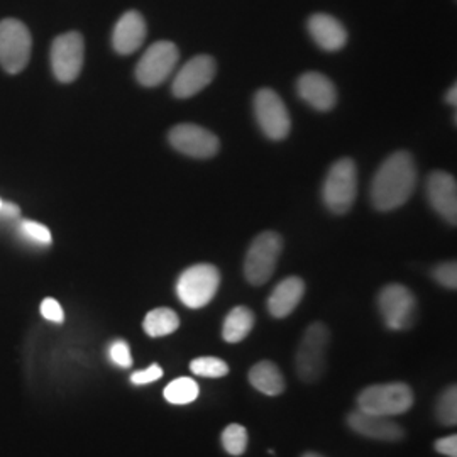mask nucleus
<instances>
[{"label":"nucleus","instance_id":"f257e3e1","mask_svg":"<svg viewBox=\"0 0 457 457\" xmlns=\"http://www.w3.org/2000/svg\"><path fill=\"white\" fill-rule=\"evenodd\" d=\"M417 185V164L407 151L388 156L378 168L371 185V202L378 211L392 212L405 205Z\"/></svg>","mask_w":457,"mask_h":457},{"label":"nucleus","instance_id":"f03ea898","mask_svg":"<svg viewBox=\"0 0 457 457\" xmlns=\"http://www.w3.org/2000/svg\"><path fill=\"white\" fill-rule=\"evenodd\" d=\"M358 195V171L351 158H343L330 166L327 173L322 198L327 209L336 215L351 211Z\"/></svg>","mask_w":457,"mask_h":457},{"label":"nucleus","instance_id":"7ed1b4c3","mask_svg":"<svg viewBox=\"0 0 457 457\" xmlns=\"http://www.w3.org/2000/svg\"><path fill=\"white\" fill-rule=\"evenodd\" d=\"M330 332L326 324L313 322L305 330L295 358L296 375L305 383H315L326 371L327 349Z\"/></svg>","mask_w":457,"mask_h":457},{"label":"nucleus","instance_id":"20e7f679","mask_svg":"<svg viewBox=\"0 0 457 457\" xmlns=\"http://www.w3.org/2000/svg\"><path fill=\"white\" fill-rule=\"evenodd\" d=\"M413 405V392L405 383H385L368 386L358 396V410L381 415L396 417L409 411Z\"/></svg>","mask_w":457,"mask_h":457},{"label":"nucleus","instance_id":"39448f33","mask_svg":"<svg viewBox=\"0 0 457 457\" xmlns=\"http://www.w3.org/2000/svg\"><path fill=\"white\" fill-rule=\"evenodd\" d=\"M220 285V273L213 264H194L187 268L177 283V295L188 309H202L211 303Z\"/></svg>","mask_w":457,"mask_h":457},{"label":"nucleus","instance_id":"423d86ee","mask_svg":"<svg viewBox=\"0 0 457 457\" xmlns=\"http://www.w3.org/2000/svg\"><path fill=\"white\" fill-rule=\"evenodd\" d=\"M31 48L33 39L24 22L12 17L0 21V65L7 73L16 75L28 66Z\"/></svg>","mask_w":457,"mask_h":457},{"label":"nucleus","instance_id":"0eeeda50","mask_svg":"<svg viewBox=\"0 0 457 457\" xmlns=\"http://www.w3.org/2000/svg\"><path fill=\"white\" fill-rule=\"evenodd\" d=\"M283 251V239L277 232H262L247 249L245 277L251 285L262 287L277 270L278 258Z\"/></svg>","mask_w":457,"mask_h":457},{"label":"nucleus","instance_id":"6e6552de","mask_svg":"<svg viewBox=\"0 0 457 457\" xmlns=\"http://www.w3.org/2000/svg\"><path fill=\"white\" fill-rule=\"evenodd\" d=\"M85 58V43L82 34L77 31L60 34L51 45V70L56 80L62 83L75 82L80 75Z\"/></svg>","mask_w":457,"mask_h":457},{"label":"nucleus","instance_id":"1a4fd4ad","mask_svg":"<svg viewBox=\"0 0 457 457\" xmlns=\"http://www.w3.org/2000/svg\"><path fill=\"white\" fill-rule=\"evenodd\" d=\"M180 53L171 41H158L146 49L136 66V79L143 87H158L173 73Z\"/></svg>","mask_w":457,"mask_h":457},{"label":"nucleus","instance_id":"9d476101","mask_svg":"<svg viewBox=\"0 0 457 457\" xmlns=\"http://www.w3.org/2000/svg\"><path fill=\"white\" fill-rule=\"evenodd\" d=\"M378 307L388 328L405 330L415 320L417 300L407 287L392 283L378 295Z\"/></svg>","mask_w":457,"mask_h":457},{"label":"nucleus","instance_id":"9b49d317","mask_svg":"<svg viewBox=\"0 0 457 457\" xmlns=\"http://www.w3.org/2000/svg\"><path fill=\"white\" fill-rule=\"evenodd\" d=\"M254 115L262 131L273 141L285 139L290 129L292 120L285 102L271 88H262L254 96Z\"/></svg>","mask_w":457,"mask_h":457},{"label":"nucleus","instance_id":"f8f14e48","mask_svg":"<svg viewBox=\"0 0 457 457\" xmlns=\"http://www.w3.org/2000/svg\"><path fill=\"white\" fill-rule=\"evenodd\" d=\"M168 141L179 153L195 160L213 158L220 147V143L213 132L195 124L175 126L168 134Z\"/></svg>","mask_w":457,"mask_h":457},{"label":"nucleus","instance_id":"ddd939ff","mask_svg":"<svg viewBox=\"0 0 457 457\" xmlns=\"http://www.w3.org/2000/svg\"><path fill=\"white\" fill-rule=\"evenodd\" d=\"M217 65L212 56L200 54L187 62L175 77L171 92L177 98H190L207 88L215 77Z\"/></svg>","mask_w":457,"mask_h":457},{"label":"nucleus","instance_id":"4468645a","mask_svg":"<svg viewBox=\"0 0 457 457\" xmlns=\"http://www.w3.org/2000/svg\"><path fill=\"white\" fill-rule=\"evenodd\" d=\"M427 195L432 209L441 215L445 222L456 226L457 222V183L456 179L445 171H434L427 180Z\"/></svg>","mask_w":457,"mask_h":457},{"label":"nucleus","instance_id":"2eb2a0df","mask_svg":"<svg viewBox=\"0 0 457 457\" xmlns=\"http://www.w3.org/2000/svg\"><path fill=\"white\" fill-rule=\"evenodd\" d=\"M347 424L356 434L373 441L396 442L405 436L403 427L393 422L388 417L366 413L361 410L349 413Z\"/></svg>","mask_w":457,"mask_h":457},{"label":"nucleus","instance_id":"dca6fc26","mask_svg":"<svg viewBox=\"0 0 457 457\" xmlns=\"http://www.w3.org/2000/svg\"><path fill=\"white\" fill-rule=\"evenodd\" d=\"M296 92L302 100L320 112L332 111L337 102L336 85L319 71L303 73L296 82Z\"/></svg>","mask_w":457,"mask_h":457},{"label":"nucleus","instance_id":"f3484780","mask_svg":"<svg viewBox=\"0 0 457 457\" xmlns=\"http://www.w3.org/2000/svg\"><path fill=\"white\" fill-rule=\"evenodd\" d=\"M147 28L145 17L137 11H129L120 17L112 33V46L119 54H132L143 46Z\"/></svg>","mask_w":457,"mask_h":457},{"label":"nucleus","instance_id":"a211bd4d","mask_svg":"<svg viewBox=\"0 0 457 457\" xmlns=\"http://www.w3.org/2000/svg\"><path fill=\"white\" fill-rule=\"evenodd\" d=\"M305 294V283L298 277L285 278L268 298V311L275 319H285L298 307Z\"/></svg>","mask_w":457,"mask_h":457},{"label":"nucleus","instance_id":"6ab92c4d","mask_svg":"<svg viewBox=\"0 0 457 457\" xmlns=\"http://www.w3.org/2000/svg\"><path fill=\"white\" fill-rule=\"evenodd\" d=\"M307 26L312 39L326 51H339L347 43V31L336 17L313 14Z\"/></svg>","mask_w":457,"mask_h":457},{"label":"nucleus","instance_id":"aec40b11","mask_svg":"<svg viewBox=\"0 0 457 457\" xmlns=\"http://www.w3.org/2000/svg\"><path fill=\"white\" fill-rule=\"evenodd\" d=\"M249 383L268 396H277L285 392V378L275 362L260 361L249 371Z\"/></svg>","mask_w":457,"mask_h":457},{"label":"nucleus","instance_id":"412c9836","mask_svg":"<svg viewBox=\"0 0 457 457\" xmlns=\"http://www.w3.org/2000/svg\"><path fill=\"white\" fill-rule=\"evenodd\" d=\"M253 327H254V313L247 307H236L228 312L224 320L222 337L226 343H241L249 336Z\"/></svg>","mask_w":457,"mask_h":457},{"label":"nucleus","instance_id":"4be33fe9","mask_svg":"<svg viewBox=\"0 0 457 457\" xmlns=\"http://www.w3.org/2000/svg\"><path fill=\"white\" fill-rule=\"evenodd\" d=\"M145 332L149 337H164L173 334L180 327V319L177 312L160 307L149 312L145 319Z\"/></svg>","mask_w":457,"mask_h":457},{"label":"nucleus","instance_id":"5701e85b","mask_svg":"<svg viewBox=\"0 0 457 457\" xmlns=\"http://www.w3.org/2000/svg\"><path fill=\"white\" fill-rule=\"evenodd\" d=\"M198 396V383L194 378H179L173 379L166 388H164V398L171 405H188L195 402Z\"/></svg>","mask_w":457,"mask_h":457},{"label":"nucleus","instance_id":"b1692460","mask_svg":"<svg viewBox=\"0 0 457 457\" xmlns=\"http://www.w3.org/2000/svg\"><path fill=\"white\" fill-rule=\"evenodd\" d=\"M437 420L445 427H454L457 424V392L456 386L445 388L436 405Z\"/></svg>","mask_w":457,"mask_h":457},{"label":"nucleus","instance_id":"393cba45","mask_svg":"<svg viewBox=\"0 0 457 457\" xmlns=\"http://www.w3.org/2000/svg\"><path fill=\"white\" fill-rule=\"evenodd\" d=\"M222 445L230 456H243L247 447V430L243 425H228L222 434Z\"/></svg>","mask_w":457,"mask_h":457},{"label":"nucleus","instance_id":"a878e982","mask_svg":"<svg viewBox=\"0 0 457 457\" xmlns=\"http://www.w3.org/2000/svg\"><path fill=\"white\" fill-rule=\"evenodd\" d=\"M190 371L195 376H204V378H222L228 373V366L226 361L219 358H196L190 362Z\"/></svg>","mask_w":457,"mask_h":457},{"label":"nucleus","instance_id":"bb28decb","mask_svg":"<svg viewBox=\"0 0 457 457\" xmlns=\"http://www.w3.org/2000/svg\"><path fill=\"white\" fill-rule=\"evenodd\" d=\"M434 279L442 285L444 288L456 290L457 288V266L454 262H441L432 271Z\"/></svg>","mask_w":457,"mask_h":457},{"label":"nucleus","instance_id":"cd10ccee","mask_svg":"<svg viewBox=\"0 0 457 457\" xmlns=\"http://www.w3.org/2000/svg\"><path fill=\"white\" fill-rule=\"evenodd\" d=\"M109 356L114 364L119 368H131L132 358L129 345L124 341H115L111 349H109Z\"/></svg>","mask_w":457,"mask_h":457},{"label":"nucleus","instance_id":"c85d7f7f","mask_svg":"<svg viewBox=\"0 0 457 457\" xmlns=\"http://www.w3.org/2000/svg\"><path fill=\"white\" fill-rule=\"evenodd\" d=\"M22 230H24V234L29 239H33L36 243H39V245H51V232L43 224L28 220V222H22Z\"/></svg>","mask_w":457,"mask_h":457},{"label":"nucleus","instance_id":"c756f323","mask_svg":"<svg viewBox=\"0 0 457 457\" xmlns=\"http://www.w3.org/2000/svg\"><path fill=\"white\" fill-rule=\"evenodd\" d=\"M41 313L43 317L49 320V322H56V324H62L65 320V313L62 305L54 300V298H46L43 303H41Z\"/></svg>","mask_w":457,"mask_h":457},{"label":"nucleus","instance_id":"7c9ffc66","mask_svg":"<svg viewBox=\"0 0 457 457\" xmlns=\"http://www.w3.org/2000/svg\"><path fill=\"white\" fill-rule=\"evenodd\" d=\"M162 376H163V370H162L158 364H153V366H149L147 370L136 371V373L131 376V381L134 385H147V383L158 381Z\"/></svg>","mask_w":457,"mask_h":457},{"label":"nucleus","instance_id":"2f4dec72","mask_svg":"<svg viewBox=\"0 0 457 457\" xmlns=\"http://www.w3.org/2000/svg\"><path fill=\"white\" fill-rule=\"evenodd\" d=\"M434 447L437 453H441L444 456H457V437L456 436H449V437H442L434 442Z\"/></svg>","mask_w":457,"mask_h":457},{"label":"nucleus","instance_id":"473e14b6","mask_svg":"<svg viewBox=\"0 0 457 457\" xmlns=\"http://www.w3.org/2000/svg\"><path fill=\"white\" fill-rule=\"evenodd\" d=\"M0 213H4V215H9V217H19V207L14 205V204H4L2 205V211Z\"/></svg>","mask_w":457,"mask_h":457},{"label":"nucleus","instance_id":"72a5a7b5","mask_svg":"<svg viewBox=\"0 0 457 457\" xmlns=\"http://www.w3.org/2000/svg\"><path fill=\"white\" fill-rule=\"evenodd\" d=\"M445 102L449 104V105H456L457 102V87L456 85H453L449 90H447V96H445Z\"/></svg>","mask_w":457,"mask_h":457},{"label":"nucleus","instance_id":"f704fd0d","mask_svg":"<svg viewBox=\"0 0 457 457\" xmlns=\"http://www.w3.org/2000/svg\"><path fill=\"white\" fill-rule=\"evenodd\" d=\"M302 457H324L320 456V454H315V453H307V454H303Z\"/></svg>","mask_w":457,"mask_h":457},{"label":"nucleus","instance_id":"c9c22d12","mask_svg":"<svg viewBox=\"0 0 457 457\" xmlns=\"http://www.w3.org/2000/svg\"><path fill=\"white\" fill-rule=\"evenodd\" d=\"M2 205H4V202H2V200H0V211H2Z\"/></svg>","mask_w":457,"mask_h":457}]
</instances>
